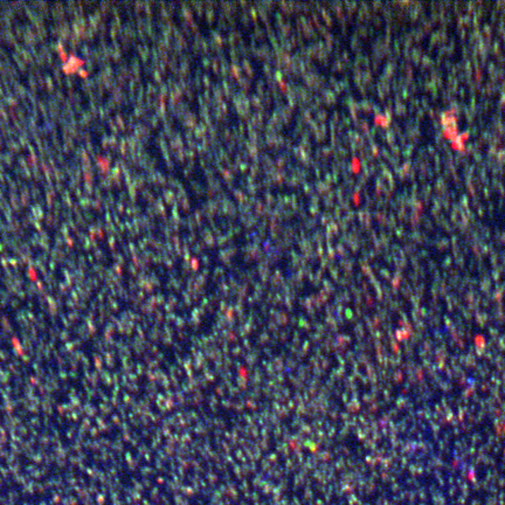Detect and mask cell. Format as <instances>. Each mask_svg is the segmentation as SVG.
Segmentation results:
<instances>
[{
	"mask_svg": "<svg viewBox=\"0 0 505 505\" xmlns=\"http://www.w3.org/2000/svg\"><path fill=\"white\" fill-rule=\"evenodd\" d=\"M441 120H442L444 131L447 133L448 136L454 137L458 133V124H456V117L453 111L442 113Z\"/></svg>",
	"mask_w": 505,
	"mask_h": 505,
	"instance_id": "1",
	"label": "cell"
}]
</instances>
